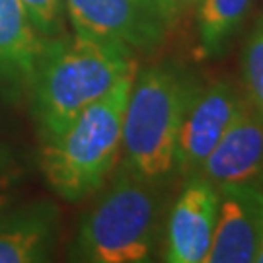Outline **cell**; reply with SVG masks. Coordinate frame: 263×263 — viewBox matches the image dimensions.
<instances>
[{
    "label": "cell",
    "instance_id": "3",
    "mask_svg": "<svg viewBox=\"0 0 263 263\" xmlns=\"http://www.w3.org/2000/svg\"><path fill=\"white\" fill-rule=\"evenodd\" d=\"M137 70L123 76L55 139L41 142L43 176L65 201L76 203L96 193L115 168L121 154L123 115Z\"/></svg>",
    "mask_w": 263,
    "mask_h": 263
},
{
    "label": "cell",
    "instance_id": "6",
    "mask_svg": "<svg viewBox=\"0 0 263 263\" xmlns=\"http://www.w3.org/2000/svg\"><path fill=\"white\" fill-rule=\"evenodd\" d=\"M242 104L244 98L228 80H215L205 88L201 86L179 129L174 172L187 179L197 176Z\"/></svg>",
    "mask_w": 263,
    "mask_h": 263
},
{
    "label": "cell",
    "instance_id": "17",
    "mask_svg": "<svg viewBox=\"0 0 263 263\" xmlns=\"http://www.w3.org/2000/svg\"><path fill=\"white\" fill-rule=\"evenodd\" d=\"M255 261L263 263V236H261V242H259V248H257V255H255Z\"/></svg>",
    "mask_w": 263,
    "mask_h": 263
},
{
    "label": "cell",
    "instance_id": "1",
    "mask_svg": "<svg viewBox=\"0 0 263 263\" xmlns=\"http://www.w3.org/2000/svg\"><path fill=\"white\" fill-rule=\"evenodd\" d=\"M133 70H137L135 51L119 43L80 31L45 39L29 82L41 142L55 139Z\"/></svg>",
    "mask_w": 263,
    "mask_h": 263
},
{
    "label": "cell",
    "instance_id": "5",
    "mask_svg": "<svg viewBox=\"0 0 263 263\" xmlns=\"http://www.w3.org/2000/svg\"><path fill=\"white\" fill-rule=\"evenodd\" d=\"M65 12L74 31L131 51L162 45L176 16L168 0H65Z\"/></svg>",
    "mask_w": 263,
    "mask_h": 263
},
{
    "label": "cell",
    "instance_id": "9",
    "mask_svg": "<svg viewBox=\"0 0 263 263\" xmlns=\"http://www.w3.org/2000/svg\"><path fill=\"white\" fill-rule=\"evenodd\" d=\"M263 172V119L248 100L234 121L216 142L197 176L216 187L224 183L254 181Z\"/></svg>",
    "mask_w": 263,
    "mask_h": 263
},
{
    "label": "cell",
    "instance_id": "8",
    "mask_svg": "<svg viewBox=\"0 0 263 263\" xmlns=\"http://www.w3.org/2000/svg\"><path fill=\"white\" fill-rule=\"evenodd\" d=\"M218 213V187L203 176L187 179L170 213L164 259L172 263H205L213 244Z\"/></svg>",
    "mask_w": 263,
    "mask_h": 263
},
{
    "label": "cell",
    "instance_id": "12",
    "mask_svg": "<svg viewBox=\"0 0 263 263\" xmlns=\"http://www.w3.org/2000/svg\"><path fill=\"white\" fill-rule=\"evenodd\" d=\"M197 4V55L201 59L222 55L254 0H199Z\"/></svg>",
    "mask_w": 263,
    "mask_h": 263
},
{
    "label": "cell",
    "instance_id": "10",
    "mask_svg": "<svg viewBox=\"0 0 263 263\" xmlns=\"http://www.w3.org/2000/svg\"><path fill=\"white\" fill-rule=\"evenodd\" d=\"M59 230V211L51 201H31L0 211V263L49 259Z\"/></svg>",
    "mask_w": 263,
    "mask_h": 263
},
{
    "label": "cell",
    "instance_id": "13",
    "mask_svg": "<svg viewBox=\"0 0 263 263\" xmlns=\"http://www.w3.org/2000/svg\"><path fill=\"white\" fill-rule=\"evenodd\" d=\"M242 74L248 102L263 119V16L255 20L242 49Z\"/></svg>",
    "mask_w": 263,
    "mask_h": 263
},
{
    "label": "cell",
    "instance_id": "11",
    "mask_svg": "<svg viewBox=\"0 0 263 263\" xmlns=\"http://www.w3.org/2000/svg\"><path fill=\"white\" fill-rule=\"evenodd\" d=\"M43 45L22 0H0V84L29 88Z\"/></svg>",
    "mask_w": 263,
    "mask_h": 263
},
{
    "label": "cell",
    "instance_id": "16",
    "mask_svg": "<svg viewBox=\"0 0 263 263\" xmlns=\"http://www.w3.org/2000/svg\"><path fill=\"white\" fill-rule=\"evenodd\" d=\"M199 0H168L170 8H172V12L174 14H178L179 10L183 8V6H189V4H197Z\"/></svg>",
    "mask_w": 263,
    "mask_h": 263
},
{
    "label": "cell",
    "instance_id": "7",
    "mask_svg": "<svg viewBox=\"0 0 263 263\" xmlns=\"http://www.w3.org/2000/svg\"><path fill=\"white\" fill-rule=\"evenodd\" d=\"M263 236V187L255 181L218 185V213L205 263H254Z\"/></svg>",
    "mask_w": 263,
    "mask_h": 263
},
{
    "label": "cell",
    "instance_id": "15",
    "mask_svg": "<svg viewBox=\"0 0 263 263\" xmlns=\"http://www.w3.org/2000/svg\"><path fill=\"white\" fill-rule=\"evenodd\" d=\"M22 178L24 168L18 156L6 144H0V211L6 209V205L12 201Z\"/></svg>",
    "mask_w": 263,
    "mask_h": 263
},
{
    "label": "cell",
    "instance_id": "4",
    "mask_svg": "<svg viewBox=\"0 0 263 263\" xmlns=\"http://www.w3.org/2000/svg\"><path fill=\"white\" fill-rule=\"evenodd\" d=\"M158 183L121 168L80 220L70 259L88 263L151 261L160 236Z\"/></svg>",
    "mask_w": 263,
    "mask_h": 263
},
{
    "label": "cell",
    "instance_id": "2",
    "mask_svg": "<svg viewBox=\"0 0 263 263\" xmlns=\"http://www.w3.org/2000/svg\"><path fill=\"white\" fill-rule=\"evenodd\" d=\"M199 88L193 76L174 63L137 70L123 115L121 168L156 183L168 179L181 123Z\"/></svg>",
    "mask_w": 263,
    "mask_h": 263
},
{
    "label": "cell",
    "instance_id": "14",
    "mask_svg": "<svg viewBox=\"0 0 263 263\" xmlns=\"http://www.w3.org/2000/svg\"><path fill=\"white\" fill-rule=\"evenodd\" d=\"M31 24L45 39L61 33L65 0H22Z\"/></svg>",
    "mask_w": 263,
    "mask_h": 263
}]
</instances>
